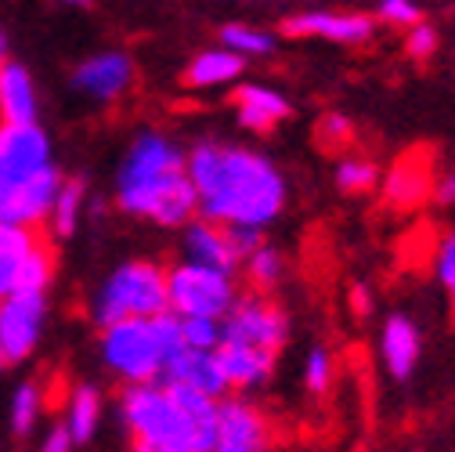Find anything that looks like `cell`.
Listing matches in <instances>:
<instances>
[{
    "label": "cell",
    "mask_w": 455,
    "mask_h": 452,
    "mask_svg": "<svg viewBox=\"0 0 455 452\" xmlns=\"http://www.w3.org/2000/svg\"><path fill=\"white\" fill-rule=\"evenodd\" d=\"M185 166L199 192V217L271 229L286 210V174L278 171L271 156L250 145H224L203 138L185 152Z\"/></svg>",
    "instance_id": "1"
},
{
    "label": "cell",
    "mask_w": 455,
    "mask_h": 452,
    "mask_svg": "<svg viewBox=\"0 0 455 452\" xmlns=\"http://www.w3.org/2000/svg\"><path fill=\"white\" fill-rule=\"evenodd\" d=\"M116 206L181 232L199 217V192L188 178L185 149L159 131H141L116 171Z\"/></svg>",
    "instance_id": "2"
},
{
    "label": "cell",
    "mask_w": 455,
    "mask_h": 452,
    "mask_svg": "<svg viewBox=\"0 0 455 452\" xmlns=\"http://www.w3.org/2000/svg\"><path fill=\"white\" fill-rule=\"evenodd\" d=\"M185 344L181 336V315L159 311V315H134L120 319L101 329V362L112 376L124 383H145L163 380L166 359Z\"/></svg>",
    "instance_id": "3"
},
{
    "label": "cell",
    "mask_w": 455,
    "mask_h": 452,
    "mask_svg": "<svg viewBox=\"0 0 455 452\" xmlns=\"http://www.w3.org/2000/svg\"><path fill=\"white\" fill-rule=\"evenodd\" d=\"M120 420L138 452H196V424L163 380L124 383Z\"/></svg>",
    "instance_id": "4"
},
{
    "label": "cell",
    "mask_w": 455,
    "mask_h": 452,
    "mask_svg": "<svg viewBox=\"0 0 455 452\" xmlns=\"http://www.w3.org/2000/svg\"><path fill=\"white\" fill-rule=\"evenodd\" d=\"M166 308H170L166 268H159L156 261H124L120 268H112L98 287V294L91 301V319L98 322V329H105L120 319H134V315L145 319V315H159Z\"/></svg>",
    "instance_id": "5"
},
{
    "label": "cell",
    "mask_w": 455,
    "mask_h": 452,
    "mask_svg": "<svg viewBox=\"0 0 455 452\" xmlns=\"http://www.w3.org/2000/svg\"><path fill=\"white\" fill-rule=\"evenodd\" d=\"M166 297H170V311H178L181 319L185 315L224 319L239 297V282L232 271L181 257L178 264L166 268Z\"/></svg>",
    "instance_id": "6"
},
{
    "label": "cell",
    "mask_w": 455,
    "mask_h": 452,
    "mask_svg": "<svg viewBox=\"0 0 455 452\" xmlns=\"http://www.w3.org/2000/svg\"><path fill=\"white\" fill-rule=\"evenodd\" d=\"M220 329L224 341L264 348L275 355H282V348L290 344V315L271 301V294H257V290L235 297V304L220 319Z\"/></svg>",
    "instance_id": "7"
},
{
    "label": "cell",
    "mask_w": 455,
    "mask_h": 452,
    "mask_svg": "<svg viewBox=\"0 0 455 452\" xmlns=\"http://www.w3.org/2000/svg\"><path fill=\"white\" fill-rule=\"evenodd\" d=\"M271 445L275 427L253 399L243 391L217 399V452H264Z\"/></svg>",
    "instance_id": "8"
},
{
    "label": "cell",
    "mask_w": 455,
    "mask_h": 452,
    "mask_svg": "<svg viewBox=\"0 0 455 452\" xmlns=\"http://www.w3.org/2000/svg\"><path fill=\"white\" fill-rule=\"evenodd\" d=\"M44 319H47L44 290H15L0 297V348H4L8 366L33 355L44 333Z\"/></svg>",
    "instance_id": "9"
},
{
    "label": "cell",
    "mask_w": 455,
    "mask_h": 452,
    "mask_svg": "<svg viewBox=\"0 0 455 452\" xmlns=\"http://www.w3.org/2000/svg\"><path fill=\"white\" fill-rule=\"evenodd\" d=\"M282 36L329 40V44H344V47H362V44H369L376 36V15L307 8V12H297V15L282 19Z\"/></svg>",
    "instance_id": "10"
},
{
    "label": "cell",
    "mask_w": 455,
    "mask_h": 452,
    "mask_svg": "<svg viewBox=\"0 0 455 452\" xmlns=\"http://www.w3.org/2000/svg\"><path fill=\"white\" fill-rule=\"evenodd\" d=\"M51 163V138L33 124H0V185H19Z\"/></svg>",
    "instance_id": "11"
},
{
    "label": "cell",
    "mask_w": 455,
    "mask_h": 452,
    "mask_svg": "<svg viewBox=\"0 0 455 452\" xmlns=\"http://www.w3.org/2000/svg\"><path fill=\"white\" fill-rule=\"evenodd\" d=\"M134 87V59L127 51H98L73 69V91L87 101L108 105Z\"/></svg>",
    "instance_id": "12"
},
{
    "label": "cell",
    "mask_w": 455,
    "mask_h": 452,
    "mask_svg": "<svg viewBox=\"0 0 455 452\" xmlns=\"http://www.w3.org/2000/svg\"><path fill=\"white\" fill-rule=\"evenodd\" d=\"M59 185H62V174L54 171V163H47L44 171H36L33 178L19 185H0V221L36 229V224L47 221L51 203L59 196Z\"/></svg>",
    "instance_id": "13"
},
{
    "label": "cell",
    "mask_w": 455,
    "mask_h": 452,
    "mask_svg": "<svg viewBox=\"0 0 455 452\" xmlns=\"http://www.w3.org/2000/svg\"><path fill=\"white\" fill-rule=\"evenodd\" d=\"M181 254L188 261L232 271V275L243 268V257H239V250L232 243V229L220 224V221H210V217H192L181 229Z\"/></svg>",
    "instance_id": "14"
},
{
    "label": "cell",
    "mask_w": 455,
    "mask_h": 452,
    "mask_svg": "<svg viewBox=\"0 0 455 452\" xmlns=\"http://www.w3.org/2000/svg\"><path fill=\"white\" fill-rule=\"evenodd\" d=\"M163 380L196 383L199 391L213 394V399H224V394H232V383H228V373H224V362H220L217 348H192V344H181L174 355L166 359Z\"/></svg>",
    "instance_id": "15"
},
{
    "label": "cell",
    "mask_w": 455,
    "mask_h": 452,
    "mask_svg": "<svg viewBox=\"0 0 455 452\" xmlns=\"http://www.w3.org/2000/svg\"><path fill=\"white\" fill-rule=\"evenodd\" d=\"M232 105H235V117L246 131L253 134H267L275 131L282 120H290V98L267 87V84H235L232 87Z\"/></svg>",
    "instance_id": "16"
},
{
    "label": "cell",
    "mask_w": 455,
    "mask_h": 452,
    "mask_svg": "<svg viewBox=\"0 0 455 452\" xmlns=\"http://www.w3.org/2000/svg\"><path fill=\"white\" fill-rule=\"evenodd\" d=\"M419 355H423V336H419L416 322L402 311H394L379 329V359H383L387 373L397 383H405L416 373Z\"/></svg>",
    "instance_id": "17"
},
{
    "label": "cell",
    "mask_w": 455,
    "mask_h": 452,
    "mask_svg": "<svg viewBox=\"0 0 455 452\" xmlns=\"http://www.w3.org/2000/svg\"><path fill=\"white\" fill-rule=\"evenodd\" d=\"M383 196L394 210H412L419 203H427V196L434 192V174H430V156L427 152H409L397 159L390 171L383 174Z\"/></svg>",
    "instance_id": "18"
},
{
    "label": "cell",
    "mask_w": 455,
    "mask_h": 452,
    "mask_svg": "<svg viewBox=\"0 0 455 452\" xmlns=\"http://www.w3.org/2000/svg\"><path fill=\"white\" fill-rule=\"evenodd\" d=\"M217 355L224 362V373H228V383H232V391H243V394H253V391L267 387L271 376H275V366H278V355L275 351L235 344V341H220Z\"/></svg>",
    "instance_id": "19"
},
{
    "label": "cell",
    "mask_w": 455,
    "mask_h": 452,
    "mask_svg": "<svg viewBox=\"0 0 455 452\" xmlns=\"http://www.w3.org/2000/svg\"><path fill=\"white\" fill-rule=\"evenodd\" d=\"M40 232L29 224H4L0 221V297L22 290V271L40 246Z\"/></svg>",
    "instance_id": "20"
},
{
    "label": "cell",
    "mask_w": 455,
    "mask_h": 452,
    "mask_svg": "<svg viewBox=\"0 0 455 452\" xmlns=\"http://www.w3.org/2000/svg\"><path fill=\"white\" fill-rule=\"evenodd\" d=\"M243 73H246V59H243V54H235V51H228L224 44H217V47L199 51L196 59L188 62L185 84H188L192 91H213V87H232V84H239Z\"/></svg>",
    "instance_id": "21"
},
{
    "label": "cell",
    "mask_w": 455,
    "mask_h": 452,
    "mask_svg": "<svg viewBox=\"0 0 455 452\" xmlns=\"http://www.w3.org/2000/svg\"><path fill=\"white\" fill-rule=\"evenodd\" d=\"M0 112H4V124H33L40 112V98L29 69L12 59L0 66Z\"/></svg>",
    "instance_id": "22"
},
{
    "label": "cell",
    "mask_w": 455,
    "mask_h": 452,
    "mask_svg": "<svg viewBox=\"0 0 455 452\" xmlns=\"http://www.w3.org/2000/svg\"><path fill=\"white\" fill-rule=\"evenodd\" d=\"M66 427L76 445H87L101 427V391L91 383L73 387L69 406H66Z\"/></svg>",
    "instance_id": "23"
},
{
    "label": "cell",
    "mask_w": 455,
    "mask_h": 452,
    "mask_svg": "<svg viewBox=\"0 0 455 452\" xmlns=\"http://www.w3.org/2000/svg\"><path fill=\"white\" fill-rule=\"evenodd\" d=\"M87 206V185L80 178H62L59 185V196H54L51 203V214H47V224H51V232L66 239L76 232V224H80V214Z\"/></svg>",
    "instance_id": "24"
},
{
    "label": "cell",
    "mask_w": 455,
    "mask_h": 452,
    "mask_svg": "<svg viewBox=\"0 0 455 452\" xmlns=\"http://www.w3.org/2000/svg\"><path fill=\"white\" fill-rule=\"evenodd\" d=\"M217 44H224L228 51L243 54V59L257 62V59H271L275 47H278V36L271 29H260V26H250V22H228L220 26V36Z\"/></svg>",
    "instance_id": "25"
},
{
    "label": "cell",
    "mask_w": 455,
    "mask_h": 452,
    "mask_svg": "<svg viewBox=\"0 0 455 452\" xmlns=\"http://www.w3.org/2000/svg\"><path fill=\"white\" fill-rule=\"evenodd\" d=\"M243 275L250 282V290L257 294H275V287L282 282V275H286V257H282V250H275L267 239L243 261Z\"/></svg>",
    "instance_id": "26"
},
{
    "label": "cell",
    "mask_w": 455,
    "mask_h": 452,
    "mask_svg": "<svg viewBox=\"0 0 455 452\" xmlns=\"http://www.w3.org/2000/svg\"><path fill=\"white\" fill-rule=\"evenodd\" d=\"M379 182H383L379 166L365 156H344L336 163V189L347 196H369Z\"/></svg>",
    "instance_id": "27"
},
{
    "label": "cell",
    "mask_w": 455,
    "mask_h": 452,
    "mask_svg": "<svg viewBox=\"0 0 455 452\" xmlns=\"http://www.w3.org/2000/svg\"><path fill=\"white\" fill-rule=\"evenodd\" d=\"M44 391L36 383H22L12 399V434L15 438H26L33 434V427L40 424V413H44Z\"/></svg>",
    "instance_id": "28"
},
{
    "label": "cell",
    "mask_w": 455,
    "mask_h": 452,
    "mask_svg": "<svg viewBox=\"0 0 455 452\" xmlns=\"http://www.w3.org/2000/svg\"><path fill=\"white\" fill-rule=\"evenodd\" d=\"M332 376H336V359L329 348L315 344L307 355H304V387L311 394H325L332 387Z\"/></svg>",
    "instance_id": "29"
},
{
    "label": "cell",
    "mask_w": 455,
    "mask_h": 452,
    "mask_svg": "<svg viewBox=\"0 0 455 452\" xmlns=\"http://www.w3.org/2000/svg\"><path fill=\"white\" fill-rule=\"evenodd\" d=\"M181 336H185V344H192V348H220L224 329H220V319L185 315L181 319Z\"/></svg>",
    "instance_id": "30"
},
{
    "label": "cell",
    "mask_w": 455,
    "mask_h": 452,
    "mask_svg": "<svg viewBox=\"0 0 455 452\" xmlns=\"http://www.w3.org/2000/svg\"><path fill=\"white\" fill-rule=\"evenodd\" d=\"M423 19L419 0H376V22L390 29H409Z\"/></svg>",
    "instance_id": "31"
},
{
    "label": "cell",
    "mask_w": 455,
    "mask_h": 452,
    "mask_svg": "<svg viewBox=\"0 0 455 452\" xmlns=\"http://www.w3.org/2000/svg\"><path fill=\"white\" fill-rule=\"evenodd\" d=\"M315 138H318V145L325 152H336V149H347L351 145L355 127H351L347 117H339V112H325V117L318 120V127H315Z\"/></svg>",
    "instance_id": "32"
},
{
    "label": "cell",
    "mask_w": 455,
    "mask_h": 452,
    "mask_svg": "<svg viewBox=\"0 0 455 452\" xmlns=\"http://www.w3.org/2000/svg\"><path fill=\"white\" fill-rule=\"evenodd\" d=\"M405 54L412 62H427V59H434L437 54V44H441V36H437V26H430L427 19H419L416 26H409L405 29Z\"/></svg>",
    "instance_id": "33"
},
{
    "label": "cell",
    "mask_w": 455,
    "mask_h": 452,
    "mask_svg": "<svg viewBox=\"0 0 455 452\" xmlns=\"http://www.w3.org/2000/svg\"><path fill=\"white\" fill-rule=\"evenodd\" d=\"M51 278H54V254L47 243H40L22 271V290H47L51 287Z\"/></svg>",
    "instance_id": "34"
},
{
    "label": "cell",
    "mask_w": 455,
    "mask_h": 452,
    "mask_svg": "<svg viewBox=\"0 0 455 452\" xmlns=\"http://www.w3.org/2000/svg\"><path fill=\"white\" fill-rule=\"evenodd\" d=\"M434 268H437V278H448L455 271V229L441 239V246L434 254Z\"/></svg>",
    "instance_id": "35"
},
{
    "label": "cell",
    "mask_w": 455,
    "mask_h": 452,
    "mask_svg": "<svg viewBox=\"0 0 455 452\" xmlns=\"http://www.w3.org/2000/svg\"><path fill=\"white\" fill-rule=\"evenodd\" d=\"M44 448H47V452H69V448H76V441H73V434H69L66 420H62V424H54V427L47 431Z\"/></svg>",
    "instance_id": "36"
},
{
    "label": "cell",
    "mask_w": 455,
    "mask_h": 452,
    "mask_svg": "<svg viewBox=\"0 0 455 452\" xmlns=\"http://www.w3.org/2000/svg\"><path fill=\"white\" fill-rule=\"evenodd\" d=\"M434 196H437V203H441V206H455V171H451V174H444V178L434 185Z\"/></svg>",
    "instance_id": "37"
},
{
    "label": "cell",
    "mask_w": 455,
    "mask_h": 452,
    "mask_svg": "<svg viewBox=\"0 0 455 452\" xmlns=\"http://www.w3.org/2000/svg\"><path fill=\"white\" fill-rule=\"evenodd\" d=\"M351 308H355V315H358V319H365V315L372 311V297H369V290L362 287V282L351 290Z\"/></svg>",
    "instance_id": "38"
},
{
    "label": "cell",
    "mask_w": 455,
    "mask_h": 452,
    "mask_svg": "<svg viewBox=\"0 0 455 452\" xmlns=\"http://www.w3.org/2000/svg\"><path fill=\"white\" fill-rule=\"evenodd\" d=\"M441 282H444V294H448V308L455 311V271L448 278H441Z\"/></svg>",
    "instance_id": "39"
},
{
    "label": "cell",
    "mask_w": 455,
    "mask_h": 452,
    "mask_svg": "<svg viewBox=\"0 0 455 452\" xmlns=\"http://www.w3.org/2000/svg\"><path fill=\"white\" fill-rule=\"evenodd\" d=\"M8 62V36H4V29H0V66Z\"/></svg>",
    "instance_id": "40"
},
{
    "label": "cell",
    "mask_w": 455,
    "mask_h": 452,
    "mask_svg": "<svg viewBox=\"0 0 455 452\" xmlns=\"http://www.w3.org/2000/svg\"><path fill=\"white\" fill-rule=\"evenodd\" d=\"M59 4H66V8H91V0H59Z\"/></svg>",
    "instance_id": "41"
},
{
    "label": "cell",
    "mask_w": 455,
    "mask_h": 452,
    "mask_svg": "<svg viewBox=\"0 0 455 452\" xmlns=\"http://www.w3.org/2000/svg\"><path fill=\"white\" fill-rule=\"evenodd\" d=\"M8 366V359H4V348H0V369H4Z\"/></svg>",
    "instance_id": "42"
},
{
    "label": "cell",
    "mask_w": 455,
    "mask_h": 452,
    "mask_svg": "<svg viewBox=\"0 0 455 452\" xmlns=\"http://www.w3.org/2000/svg\"><path fill=\"white\" fill-rule=\"evenodd\" d=\"M0 124H4V112H0Z\"/></svg>",
    "instance_id": "43"
}]
</instances>
